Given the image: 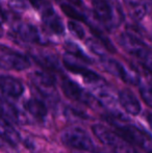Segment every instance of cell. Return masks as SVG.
<instances>
[{
	"label": "cell",
	"mask_w": 152,
	"mask_h": 153,
	"mask_svg": "<svg viewBox=\"0 0 152 153\" xmlns=\"http://www.w3.org/2000/svg\"><path fill=\"white\" fill-rule=\"evenodd\" d=\"M119 44L128 54L136 57L152 74V50L136 34L123 32L119 36Z\"/></svg>",
	"instance_id": "cell-1"
},
{
	"label": "cell",
	"mask_w": 152,
	"mask_h": 153,
	"mask_svg": "<svg viewBox=\"0 0 152 153\" xmlns=\"http://www.w3.org/2000/svg\"><path fill=\"white\" fill-rule=\"evenodd\" d=\"M106 121L110 123V125L115 128V132L127 144L146 148L151 142L149 134L134 125L125 122V120L110 116L106 119Z\"/></svg>",
	"instance_id": "cell-2"
},
{
	"label": "cell",
	"mask_w": 152,
	"mask_h": 153,
	"mask_svg": "<svg viewBox=\"0 0 152 153\" xmlns=\"http://www.w3.org/2000/svg\"><path fill=\"white\" fill-rule=\"evenodd\" d=\"M92 5L96 20L108 30H112L121 24L123 15L118 5H114L108 0H92Z\"/></svg>",
	"instance_id": "cell-3"
},
{
	"label": "cell",
	"mask_w": 152,
	"mask_h": 153,
	"mask_svg": "<svg viewBox=\"0 0 152 153\" xmlns=\"http://www.w3.org/2000/svg\"><path fill=\"white\" fill-rule=\"evenodd\" d=\"M64 145L81 151H93L94 143L85 129L80 127H68L61 133Z\"/></svg>",
	"instance_id": "cell-4"
},
{
	"label": "cell",
	"mask_w": 152,
	"mask_h": 153,
	"mask_svg": "<svg viewBox=\"0 0 152 153\" xmlns=\"http://www.w3.org/2000/svg\"><path fill=\"white\" fill-rule=\"evenodd\" d=\"M100 62H101V65L104 68V70L108 71L110 74L122 79L124 82L131 85H140L141 82L140 74L133 68L125 66L122 62L116 61L114 59H110L108 56L101 57Z\"/></svg>",
	"instance_id": "cell-5"
},
{
	"label": "cell",
	"mask_w": 152,
	"mask_h": 153,
	"mask_svg": "<svg viewBox=\"0 0 152 153\" xmlns=\"http://www.w3.org/2000/svg\"><path fill=\"white\" fill-rule=\"evenodd\" d=\"M82 61L72 56L70 54H66L63 56V65L68 71L74 73V74L80 75L87 85H91L92 87H96L104 83V80L100 75H98L96 72L92 71L87 66L81 62Z\"/></svg>",
	"instance_id": "cell-6"
},
{
	"label": "cell",
	"mask_w": 152,
	"mask_h": 153,
	"mask_svg": "<svg viewBox=\"0 0 152 153\" xmlns=\"http://www.w3.org/2000/svg\"><path fill=\"white\" fill-rule=\"evenodd\" d=\"M30 67V62L22 53L0 45V68L4 70L23 71Z\"/></svg>",
	"instance_id": "cell-7"
},
{
	"label": "cell",
	"mask_w": 152,
	"mask_h": 153,
	"mask_svg": "<svg viewBox=\"0 0 152 153\" xmlns=\"http://www.w3.org/2000/svg\"><path fill=\"white\" fill-rule=\"evenodd\" d=\"M13 32L23 42L28 43H37L41 45H46L48 43V40L45 38V36L42 33L36 26L25 23L22 21H16L12 25Z\"/></svg>",
	"instance_id": "cell-8"
},
{
	"label": "cell",
	"mask_w": 152,
	"mask_h": 153,
	"mask_svg": "<svg viewBox=\"0 0 152 153\" xmlns=\"http://www.w3.org/2000/svg\"><path fill=\"white\" fill-rule=\"evenodd\" d=\"M61 85L62 91L65 94V96L71 100L83 103V104H87L89 106H94V104L96 103L95 97L87 91H85L75 81L69 78H64L62 80Z\"/></svg>",
	"instance_id": "cell-9"
},
{
	"label": "cell",
	"mask_w": 152,
	"mask_h": 153,
	"mask_svg": "<svg viewBox=\"0 0 152 153\" xmlns=\"http://www.w3.org/2000/svg\"><path fill=\"white\" fill-rule=\"evenodd\" d=\"M30 80L36 90L44 97L48 98L55 95V80L50 73L36 71L31 74Z\"/></svg>",
	"instance_id": "cell-10"
},
{
	"label": "cell",
	"mask_w": 152,
	"mask_h": 153,
	"mask_svg": "<svg viewBox=\"0 0 152 153\" xmlns=\"http://www.w3.org/2000/svg\"><path fill=\"white\" fill-rule=\"evenodd\" d=\"M92 130H93V133L95 134V137L104 145L110 146L113 148L121 150L126 148V144L127 143L124 142L115 131L108 129L104 125L96 124L92 127Z\"/></svg>",
	"instance_id": "cell-11"
},
{
	"label": "cell",
	"mask_w": 152,
	"mask_h": 153,
	"mask_svg": "<svg viewBox=\"0 0 152 153\" xmlns=\"http://www.w3.org/2000/svg\"><path fill=\"white\" fill-rule=\"evenodd\" d=\"M42 21L47 31L55 34V36H63L65 32L63 21L56 12L53 10L52 6H49L42 13Z\"/></svg>",
	"instance_id": "cell-12"
},
{
	"label": "cell",
	"mask_w": 152,
	"mask_h": 153,
	"mask_svg": "<svg viewBox=\"0 0 152 153\" xmlns=\"http://www.w3.org/2000/svg\"><path fill=\"white\" fill-rule=\"evenodd\" d=\"M0 92L12 98H18L24 93V85L15 77L0 75Z\"/></svg>",
	"instance_id": "cell-13"
},
{
	"label": "cell",
	"mask_w": 152,
	"mask_h": 153,
	"mask_svg": "<svg viewBox=\"0 0 152 153\" xmlns=\"http://www.w3.org/2000/svg\"><path fill=\"white\" fill-rule=\"evenodd\" d=\"M119 103L122 108L131 116H138L142 111L141 103L130 90L124 89L119 93Z\"/></svg>",
	"instance_id": "cell-14"
},
{
	"label": "cell",
	"mask_w": 152,
	"mask_h": 153,
	"mask_svg": "<svg viewBox=\"0 0 152 153\" xmlns=\"http://www.w3.org/2000/svg\"><path fill=\"white\" fill-rule=\"evenodd\" d=\"M0 117L4 118L8 122H14L17 124L26 123L25 116L13 103L1 97H0Z\"/></svg>",
	"instance_id": "cell-15"
},
{
	"label": "cell",
	"mask_w": 152,
	"mask_h": 153,
	"mask_svg": "<svg viewBox=\"0 0 152 153\" xmlns=\"http://www.w3.org/2000/svg\"><path fill=\"white\" fill-rule=\"evenodd\" d=\"M127 14L136 22L142 21L148 13L146 0H123Z\"/></svg>",
	"instance_id": "cell-16"
},
{
	"label": "cell",
	"mask_w": 152,
	"mask_h": 153,
	"mask_svg": "<svg viewBox=\"0 0 152 153\" xmlns=\"http://www.w3.org/2000/svg\"><path fill=\"white\" fill-rule=\"evenodd\" d=\"M0 139L13 147L17 146L21 141V135L18 130L10 124V122L2 117H0Z\"/></svg>",
	"instance_id": "cell-17"
},
{
	"label": "cell",
	"mask_w": 152,
	"mask_h": 153,
	"mask_svg": "<svg viewBox=\"0 0 152 153\" xmlns=\"http://www.w3.org/2000/svg\"><path fill=\"white\" fill-rule=\"evenodd\" d=\"M33 59L46 70L53 71V72H61V64H59V59L55 55L51 54V53H33Z\"/></svg>",
	"instance_id": "cell-18"
},
{
	"label": "cell",
	"mask_w": 152,
	"mask_h": 153,
	"mask_svg": "<svg viewBox=\"0 0 152 153\" xmlns=\"http://www.w3.org/2000/svg\"><path fill=\"white\" fill-rule=\"evenodd\" d=\"M24 108L37 119H44L47 115V106L45 103L36 98L28 99L24 103Z\"/></svg>",
	"instance_id": "cell-19"
},
{
	"label": "cell",
	"mask_w": 152,
	"mask_h": 153,
	"mask_svg": "<svg viewBox=\"0 0 152 153\" xmlns=\"http://www.w3.org/2000/svg\"><path fill=\"white\" fill-rule=\"evenodd\" d=\"M65 49L67 51L68 54L72 55V56L76 57V59H80V61L85 62H92V59L83 52V50L76 45L75 43L73 42H67L65 44Z\"/></svg>",
	"instance_id": "cell-20"
},
{
	"label": "cell",
	"mask_w": 152,
	"mask_h": 153,
	"mask_svg": "<svg viewBox=\"0 0 152 153\" xmlns=\"http://www.w3.org/2000/svg\"><path fill=\"white\" fill-rule=\"evenodd\" d=\"M61 8L63 10V13L66 15V16L70 17L71 19H73V21H81V22H87V17L83 14H81L78 10L75 7V6H72L71 4H66L63 3L61 5Z\"/></svg>",
	"instance_id": "cell-21"
},
{
	"label": "cell",
	"mask_w": 152,
	"mask_h": 153,
	"mask_svg": "<svg viewBox=\"0 0 152 153\" xmlns=\"http://www.w3.org/2000/svg\"><path fill=\"white\" fill-rule=\"evenodd\" d=\"M87 45L96 55H98V56L100 57V59L103 56H106V54H105L106 49L104 48V46L101 44V42H99L96 38L95 39H87Z\"/></svg>",
	"instance_id": "cell-22"
},
{
	"label": "cell",
	"mask_w": 152,
	"mask_h": 153,
	"mask_svg": "<svg viewBox=\"0 0 152 153\" xmlns=\"http://www.w3.org/2000/svg\"><path fill=\"white\" fill-rule=\"evenodd\" d=\"M68 28H69L70 32L73 34L75 38L79 39V40H85V30L82 27L80 23L77 21H69L68 22Z\"/></svg>",
	"instance_id": "cell-23"
},
{
	"label": "cell",
	"mask_w": 152,
	"mask_h": 153,
	"mask_svg": "<svg viewBox=\"0 0 152 153\" xmlns=\"http://www.w3.org/2000/svg\"><path fill=\"white\" fill-rule=\"evenodd\" d=\"M139 90L143 101L152 108V85L149 83H142Z\"/></svg>",
	"instance_id": "cell-24"
},
{
	"label": "cell",
	"mask_w": 152,
	"mask_h": 153,
	"mask_svg": "<svg viewBox=\"0 0 152 153\" xmlns=\"http://www.w3.org/2000/svg\"><path fill=\"white\" fill-rule=\"evenodd\" d=\"M8 6L14 13L21 14L28 8L26 0H8Z\"/></svg>",
	"instance_id": "cell-25"
},
{
	"label": "cell",
	"mask_w": 152,
	"mask_h": 153,
	"mask_svg": "<svg viewBox=\"0 0 152 153\" xmlns=\"http://www.w3.org/2000/svg\"><path fill=\"white\" fill-rule=\"evenodd\" d=\"M27 1H28L36 10H40L41 13L51 5L48 0H27Z\"/></svg>",
	"instance_id": "cell-26"
},
{
	"label": "cell",
	"mask_w": 152,
	"mask_h": 153,
	"mask_svg": "<svg viewBox=\"0 0 152 153\" xmlns=\"http://www.w3.org/2000/svg\"><path fill=\"white\" fill-rule=\"evenodd\" d=\"M68 2H69V4L74 5L75 7H82L83 6L82 0H68Z\"/></svg>",
	"instance_id": "cell-27"
},
{
	"label": "cell",
	"mask_w": 152,
	"mask_h": 153,
	"mask_svg": "<svg viewBox=\"0 0 152 153\" xmlns=\"http://www.w3.org/2000/svg\"><path fill=\"white\" fill-rule=\"evenodd\" d=\"M146 120H147V123H148L149 127L152 129V114L151 113H148L146 115Z\"/></svg>",
	"instance_id": "cell-28"
},
{
	"label": "cell",
	"mask_w": 152,
	"mask_h": 153,
	"mask_svg": "<svg viewBox=\"0 0 152 153\" xmlns=\"http://www.w3.org/2000/svg\"><path fill=\"white\" fill-rule=\"evenodd\" d=\"M5 19H6L5 18V15H4V13L2 12V10L0 8V23L3 22V21L5 20Z\"/></svg>",
	"instance_id": "cell-29"
},
{
	"label": "cell",
	"mask_w": 152,
	"mask_h": 153,
	"mask_svg": "<svg viewBox=\"0 0 152 153\" xmlns=\"http://www.w3.org/2000/svg\"><path fill=\"white\" fill-rule=\"evenodd\" d=\"M3 34H4V29H3V27H2L1 23H0V39L3 36Z\"/></svg>",
	"instance_id": "cell-30"
},
{
	"label": "cell",
	"mask_w": 152,
	"mask_h": 153,
	"mask_svg": "<svg viewBox=\"0 0 152 153\" xmlns=\"http://www.w3.org/2000/svg\"><path fill=\"white\" fill-rule=\"evenodd\" d=\"M2 146V144H1V140H0V147Z\"/></svg>",
	"instance_id": "cell-31"
},
{
	"label": "cell",
	"mask_w": 152,
	"mask_h": 153,
	"mask_svg": "<svg viewBox=\"0 0 152 153\" xmlns=\"http://www.w3.org/2000/svg\"><path fill=\"white\" fill-rule=\"evenodd\" d=\"M148 153H152V150H150V151H149Z\"/></svg>",
	"instance_id": "cell-32"
}]
</instances>
